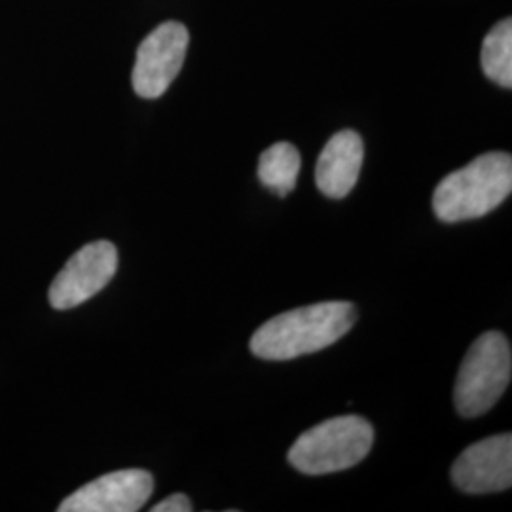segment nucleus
Instances as JSON below:
<instances>
[{
    "label": "nucleus",
    "mask_w": 512,
    "mask_h": 512,
    "mask_svg": "<svg viewBox=\"0 0 512 512\" xmlns=\"http://www.w3.org/2000/svg\"><path fill=\"white\" fill-rule=\"evenodd\" d=\"M351 302H319L266 321L251 338V351L266 361H291L336 344L355 325Z\"/></svg>",
    "instance_id": "nucleus-1"
},
{
    "label": "nucleus",
    "mask_w": 512,
    "mask_h": 512,
    "mask_svg": "<svg viewBox=\"0 0 512 512\" xmlns=\"http://www.w3.org/2000/svg\"><path fill=\"white\" fill-rule=\"evenodd\" d=\"M511 192V154L486 152L440 181L433 194V211L450 224L480 219L505 202Z\"/></svg>",
    "instance_id": "nucleus-2"
},
{
    "label": "nucleus",
    "mask_w": 512,
    "mask_h": 512,
    "mask_svg": "<svg viewBox=\"0 0 512 512\" xmlns=\"http://www.w3.org/2000/svg\"><path fill=\"white\" fill-rule=\"evenodd\" d=\"M374 442L370 423L361 416H340L302 433L289 450V463L304 475H329L355 467Z\"/></svg>",
    "instance_id": "nucleus-3"
},
{
    "label": "nucleus",
    "mask_w": 512,
    "mask_h": 512,
    "mask_svg": "<svg viewBox=\"0 0 512 512\" xmlns=\"http://www.w3.org/2000/svg\"><path fill=\"white\" fill-rule=\"evenodd\" d=\"M511 344L505 334L492 330L476 338L469 348L454 391L459 416L478 418L494 408L511 384Z\"/></svg>",
    "instance_id": "nucleus-4"
},
{
    "label": "nucleus",
    "mask_w": 512,
    "mask_h": 512,
    "mask_svg": "<svg viewBox=\"0 0 512 512\" xmlns=\"http://www.w3.org/2000/svg\"><path fill=\"white\" fill-rule=\"evenodd\" d=\"M188 42V29L179 21H165L141 42L131 74L139 97L158 99L167 92L183 69Z\"/></svg>",
    "instance_id": "nucleus-5"
},
{
    "label": "nucleus",
    "mask_w": 512,
    "mask_h": 512,
    "mask_svg": "<svg viewBox=\"0 0 512 512\" xmlns=\"http://www.w3.org/2000/svg\"><path fill=\"white\" fill-rule=\"evenodd\" d=\"M118 251L110 241H93L74 253L50 287L55 310H71L103 291L116 274Z\"/></svg>",
    "instance_id": "nucleus-6"
},
{
    "label": "nucleus",
    "mask_w": 512,
    "mask_h": 512,
    "mask_svg": "<svg viewBox=\"0 0 512 512\" xmlns=\"http://www.w3.org/2000/svg\"><path fill=\"white\" fill-rule=\"evenodd\" d=\"M154 490V478L143 469H124L99 476L69 495L59 512H137Z\"/></svg>",
    "instance_id": "nucleus-7"
},
{
    "label": "nucleus",
    "mask_w": 512,
    "mask_h": 512,
    "mask_svg": "<svg viewBox=\"0 0 512 512\" xmlns=\"http://www.w3.org/2000/svg\"><path fill=\"white\" fill-rule=\"evenodd\" d=\"M452 480L465 494H494L512 484V435H495L465 448L452 467Z\"/></svg>",
    "instance_id": "nucleus-8"
},
{
    "label": "nucleus",
    "mask_w": 512,
    "mask_h": 512,
    "mask_svg": "<svg viewBox=\"0 0 512 512\" xmlns=\"http://www.w3.org/2000/svg\"><path fill=\"white\" fill-rule=\"evenodd\" d=\"M363 160L365 145L361 135L353 129H344L336 133L334 137H330L329 143L325 145L317 160V188L330 200L346 198L357 184Z\"/></svg>",
    "instance_id": "nucleus-9"
},
{
    "label": "nucleus",
    "mask_w": 512,
    "mask_h": 512,
    "mask_svg": "<svg viewBox=\"0 0 512 512\" xmlns=\"http://www.w3.org/2000/svg\"><path fill=\"white\" fill-rule=\"evenodd\" d=\"M302 158L291 143H275L260 154L258 179L279 198L291 194L300 173Z\"/></svg>",
    "instance_id": "nucleus-10"
},
{
    "label": "nucleus",
    "mask_w": 512,
    "mask_h": 512,
    "mask_svg": "<svg viewBox=\"0 0 512 512\" xmlns=\"http://www.w3.org/2000/svg\"><path fill=\"white\" fill-rule=\"evenodd\" d=\"M484 74L501 88H512V21L503 19L484 38L482 44Z\"/></svg>",
    "instance_id": "nucleus-11"
},
{
    "label": "nucleus",
    "mask_w": 512,
    "mask_h": 512,
    "mask_svg": "<svg viewBox=\"0 0 512 512\" xmlns=\"http://www.w3.org/2000/svg\"><path fill=\"white\" fill-rule=\"evenodd\" d=\"M192 503L184 494L169 495L164 501L152 507V512H190Z\"/></svg>",
    "instance_id": "nucleus-12"
}]
</instances>
